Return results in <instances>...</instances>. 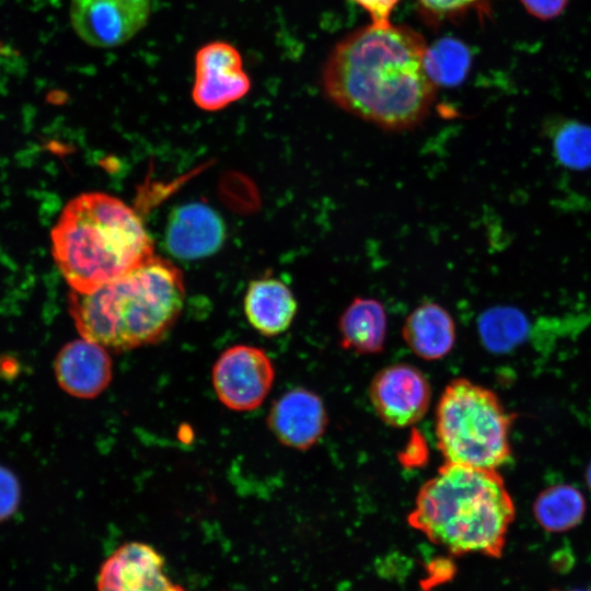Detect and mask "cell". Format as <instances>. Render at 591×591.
<instances>
[{
	"instance_id": "6da1fadb",
	"label": "cell",
	"mask_w": 591,
	"mask_h": 591,
	"mask_svg": "<svg viewBox=\"0 0 591 591\" xmlns=\"http://www.w3.org/2000/svg\"><path fill=\"white\" fill-rule=\"evenodd\" d=\"M427 47L409 27L372 23L332 50L324 90L340 108L384 130L415 128L436 95L437 85L425 69Z\"/></svg>"
},
{
	"instance_id": "7a4b0ae2",
	"label": "cell",
	"mask_w": 591,
	"mask_h": 591,
	"mask_svg": "<svg viewBox=\"0 0 591 591\" xmlns=\"http://www.w3.org/2000/svg\"><path fill=\"white\" fill-rule=\"evenodd\" d=\"M514 517L497 470L444 462L419 488L407 522L451 555L500 558Z\"/></svg>"
},
{
	"instance_id": "3957f363",
	"label": "cell",
	"mask_w": 591,
	"mask_h": 591,
	"mask_svg": "<svg viewBox=\"0 0 591 591\" xmlns=\"http://www.w3.org/2000/svg\"><path fill=\"white\" fill-rule=\"evenodd\" d=\"M184 277L170 260H150L89 292L71 290L69 313L81 337L121 352L160 341L183 310Z\"/></svg>"
},
{
	"instance_id": "277c9868",
	"label": "cell",
	"mask_w": 591,
	"mask_h": 591,
	"mask_svg": "<svg viewBox=\"0 0 591 591\" xmlns=\"http://www.w3.org/2000/svg\"><path fill=\"white\" fill-rule=\"evenodd\" d=\"M53 256L71 290L89 292L154 256L138 215L119 198L85 193L70 200L51 231Z\"/></svg>"
},
{
	"instance_id": "5b68a950",
	"label": "cell",
	"mask_w": 591,
	"mask_h": 591,
	"mask_svg": "<svg viewBox=\"0 0 591 591\" xmlns=\"http://www.w3.org/2000/svg\"><path fill=\"white\" fill-rule=\"evenodd\" d=\"M511 422L493 391L467 379H454L437 405L438 449L448 463L497 470L511 456Z\"/></svg>"
},
{
	"instance_id": "8992f818",
	"label": "cell",
	"mask_w": 591,
	"mask_h": 591,
	"mask_svg": "<svg viewBox=\"0 0 591 591\" xmlns=\"http://www.w3.org/2000/svg\"><path fill=\"white\" fill-rule=\"evenodd\" d=\"M275 379V368L260 348L235 345L224 350L212 368V385L219 401L236 412L263 404Z\"/></svg>"
},
{
	"instance_id": "52a82bcc",
	"label": "cell",
	"mask_w": 591,
	"mask_h": 591,
	"mask_svg": "<svg viewBox=\"0 0 591 591\" xmlns=\"http://www.w3.org/2000/svg\"><path fill=\"white\" fill-rule=\"evenodd\" d=\"M152 9L153 0H71L70 21L86 44L112 48L138 34Z\"/></svg>"
},
{
	"instance_id": "ba28073f",
	"label": "cell",
	"mask_w": 591,
	"mask_h": 591,
	"mask_svg": "<svg viewBox=\"0 0 591 591\" xmlns=\"http://www.w3.org/2000/svg\"><path fill=\"white\" fill-rule=\"evenodd\" d=\"M250 89L242 56L233 45L217 40L198 49L192 97L199 108L220 111L244 97Z\"/></svg>"
},
{
	"instance_id": "9c48e42d",
	"label": "cell",
	"mask_w": 591,
	"mask_h": 591,
	"mask_svg": "<svg viewBox=\"0 0 591 591\" xmlns=\"http://www.w3.org/2000/svg\"><path fill=\"white\" fill-rule=\"evenodd\" d=\"M371 405L382 421L405 428L419 421L431 401L430 384L412 364L396 363L381 369L369 387Z\"/></svg>"
},
{
	"instance_id": "30bf717a",
	"label": "cell",
	"mask_w": 591,
	"mask_h": 591,
	"mask_svg": "<svg viewBox=\"0 0 591 591\" xmlns=\"http://www.w3.org/2000/svg\"><path fill=\"white\" fill-rule=\"evenodd\" d=\"M165 559L151 545L128 542L101 565L97 591H186L164 572Z\"/></svg>"
},
{
	"instance_id": "8fae6325",
	"label": "cell",
	"mask_w": 591,
	"mask_h": 591,
	"mask_svg": "<svg viewBox=\"0 0 591 591\" xmlns=\"http://www.w3.org/2000/svg\"><path fill=\"white\" fill-rule=\"evenodd\" d=\"M267 425L281 444L306 450L321 439L326 429V409L318 395L296 387L271 405Z\"/></svg>"
},
{
	"instance_id": "7c38bea8",
	"label": "cell",
	"mask_w": 591,
	"mask_h": 591,
	"mask_svg": "<svg viewBox=\"0 0 591 591\" xmlns=\"http://www.w3.org/2000/svg\"><path fill=\"white\" fill-rule=\"evenodd\" d=\"M54 370L65 392L79 398H94L108 386L113 363L106 348L81 337L59 350Z\"/></svg>"
},
{
	"instance_id": "4fadbf2b",
	"label": "cell",
	"mask_w": 591,
	"mask_h": 591,
	"mask_svg": "<svg viewBox=\"0 0 591 591\" xmlns=\"http://www.w3.org/2000/svg\"><path fill=\"white\" fill-rule=\"evenodd\" d=\"M165 235L170 253L178 258L196 259L218 251L223 243L224 225L210 207L192 202L172 213Z\"/></svg>"
},
{
	"instance_id": "5bb4252c",
	"label": "cell",
	"mask_w": 591,
	"mask_h": 591,
	"mask_svg": "<svg viewBox=\"0 0 591 591\" xmlns=\"http://www.w3.org/2000/svg\"><path fill=\"white\" fill-rule=\"evenodd\" d=\"M297 310L294 294L281 280L266 276L248 285L244 297L245 316L262 335L270 337L286 332Z\"/></svg>"
},
{
	"instance_id": "9a60e30c",
	"label": "cell",
	"mask_w": 591,
	"mask_h": 591,
	"mask_svg": "<svg viewBox=\"0 0 591 591\" xmlns=\"http://www.w3.org/2000/svg\"><path fill=\"white\" fill-rule=\"evenodd\" d=\"M402 334L416 356L424 360H439L454 346L455 324L443 306L427 302L409 313Z\"/></svg>"
},
{
	"instance_id": "2e32d148",
	"label": "cell",
	"mask_w": 591,
	"mask_h": 591,
	"mask_svg": "<svg viewBox=\"0 0 591 591\" xmlns=\"http://www.w3.org/2000/svg\"><path fill=\"white\" fill-rule=\"evenodd\" d=\"M340 346L359 355L383 350L387 332V316L383 304L373 298L356 297L338 320Z\"/></svg>"
},
{
	"instance_id": "e0dca14e",
	"label": "cell",
	"mask_w": 591,
	"mask_h": 591,
	"mask_svg": "<svg viewBox=\"0 0 591 591\" xmlns=\"http://www.w3.org/2000/svg\"><path fill=\"white\" fill-rule=\"evenodd\" d=\"M586 509V499L578 488L558 484L540 493L533 503V515L545 531L563 533L582 521Z\"/></svg>"
},
{
	"instance_id": "ac0fdd59",
	"label": "cell",
	"mask_w": 591,
	"mask_h": 591,
	"mask_svg": "<svg viewBox=\"0 0 591 591\" xmlns=\"http://www.w3.org/2000/svg\"><path fill=\"white\" fill-rule=\"evenodd\" d=\"M477 328L479 338L487 350L507 354L526 339L530 322L517 308L494 306L480 314Z\"/></svg>"
},
{
	"instance_id": "d6986e66",
	"label": "cell",
	"mask_w": 591,
	"mask_h": 591,
	"mask_svg": "<svg viewBox=\"0 0 591 591\" xmlns=\"http://www.w3.org/2000/svg\"><path fill=\"white\" fill-rule=\"evenodd\" d=\"M424 62L428 77L436 85L455 86L468 72L471 54L460 40L445 37L427 47Z\"/></svg>"
},
{
	"instance_id": "ffe728a7",
	"label": "cell",
	"mask_w": 591,
	"mask_h": 591,
	"mask_svg": "<svg viewBox=\"0 0 591 591\" xmlns=\"http://www.w3.org/2000/svg\"><path fill=\"white\" fill-rule=\"evenodd\" d=\"M556 159L571 170L591 166V127L573 120H561L548 129Z\"/></svg>"
},
{
	"instance_id": "44dd1931",
	"label": "cell",
	"mask_w": 591,
	"mask_h": 591,
	"mask_svg": "<svg viewBox=\"0 0 591 591\" xmlns=\"http://www.w3.org/2000/svg\"><path fill=\"white\" fill-rule=\"evenodd\" d=\"M21 488L15 475L0 465V522L11 518L18 510Z\"/></svg>"
},
{
	"instance_id": "7402d4cb",
	"label": "cell",
	"mask_w": 591,
	"mask_h": 591,
	"mask_svg": "<svg viewBox=\"0 0 591 591\" xmlns=\"http://www.w3.org/2000/svg\"><path fill=\"white\" fill-rule=\"evenodd\" d=\"M371 16L372 23L384 26L391 24L390 15L399 0H354Z\"/></svg>"
},
{
	"instance_id": "603a6c76",
	"label": "cell",
	"mask_w": 591,
	"mask_h": 591,
	"mask_svg": "<svg viewBox=\"0 0 591 591\" xmlns=\"http://www.w3.org/2000/svg\"><path fill=\"white\" fill-rule=\"evenodd\" d=\"M567 0H521L526 10L536 18L552 19L565 8Z\"/></svg>"
},
{
	"instance_id": "cb8c5ba5",
	"label": "cell",
	"mask_w": 591,
	"mask_h": 591,
	"mask_svg": "<svg viewBox=\"0 0 591 591\" xmlns=\"http://www.w3.org/2000/svg\"><path fill=\"white\" fill-rule=\"evenodd\" d=\"M426 8L438 11L448 12L467 7L475 0H419Z\"/></svg>"
},
{
	"instance_id": "d4e9b609",
	"label": "cell",
	"mask_w": 591,
	"mask_h": 591,
	"mask_svg": "<svg viewBox=\"0 0 591 591\" xmlns=\"http://www.w3.org/2000/svg\"><path fill=\"white\" fill-rule=\"evenodd\" d=\"M549 591H591V584L587 588H582V589H568V590H559V589H552Z\"/></svg>"
},
{
	"instance_id": "484cf974",
	"label": "cell",
	"mask_w": 591,
	"mask_h": 591,
	"mask_svg": "<svg viewBox=\"0 0 591 591\" xmlns=\"http://www.w3.org/2000/svg\"><path fill=\"white\" fill-rule=\"evenodd\" d=\"M586 477H587L588 486L591 489V462H590V464L588 466Z\"/></svg>"
}]
</instances>
